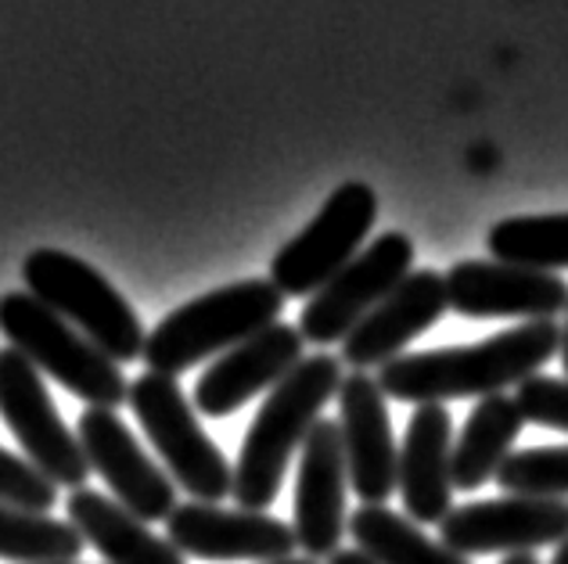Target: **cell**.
Instances as JSON below:
<instances>
[{"mask_svg": "<svg viewBox=\"0 0 568 564\" xmlns=\"http://www.w3.org/2000/svg\"><path fill=\"white\" fill-rule=\"evenodd\" d=\"M555 352H561V328L555 320H526L515 324L475 346H450L428 352H403L399 360L378 370V384L385 396L399 403H450L468 396H500L504 389H518L521 381L540 375V367Z\"/></svg>", "mask_w": 568, "mask_h": 564, "instance_id": "obj_1", "label": "cell"}, {"mask_svg": "<svg viewBox=\"0 0 568 564\" xmlns=\"http://www.w3.org/2000/svg\"><path fill=\"white\" fill-rule=\"evenodd\" d=\"M342 367H346L342 356L332 352L306 356L277 389L266 392L234 464L237 507L266 511L277 500L292 457L303 453L310 432L321 421V410L346 381Z\"/></svg>", "mask_w": 568, "mask_h": 564, "instance_id": "obj_2", "label": "cell"}, {"mask_svg": "<svg viewBox=\"0 0 568 564\" xmlns=\"http://www.w3.org/2000/svg\"><path fill=\"white\" fill-rule=\"evenodd\" d=\"M284 309V291L274 280H237V285L205 291L173 309L144 341V363L155 375H184L202 360L231 352L242 341L274 328Z\"/></svg>", "mask_w": 568, "mask_h": 564, "instance_id": "obj_3", "label": "cell"}, {"mask_svg": "<svg viewBox=\"0 0 568 564\" xmlns=\"http://www.w3.org/2000/svg\"><path fill=\"white\" fill-rule=\"evenodd\" d=\"M0 331L40 375L65 384L91 407L115 410L130 403V381L112 356H104L91 338L77 331L51 306L29 291L0 295Z\"/></svg>", "mask_w": 568, "mask_h": 564, "instance_id": "obj_4", "label": "cell"}, {"mask_svg": "<svg viewBox=\"0 0 568 564\" xmlns=\"http://www.w3.org/2000/svg\"><path fill=\"white\" fill-rule=\"evenodd\" d=\"M22 280L29 295L65 317L115 363H130L144 356V324L133 306L112 288V280L98 274L91 263L62 248H37L22 263Z\"/></svg>", "mask_w": 568, "mask_h": 564, "instance_id": "obj_5", "label": "cell"}, {"mask_svg": "<svg viewBox=\"0 0 568 564\" xmlns=\"http://www.w3.org/2000/svg\"><path fill=\"white\" fill-rule=\"evenodd\" d=\"M130 410L162 457L170 479L191 500L220 503L223 496H234V468L216 442L202 432L194 407L187 403L176 378L148 370L138 381H130Z\"/></svg>", "mask_w": 568, "mask_h": 564, "instance_id": "obj_6", "label": "cell"}, {"mask_svg": "<svg viewBox=\"0 0 568 564\" xmlns=\"http://www.w3.org/2000/svg\"><path fill=\"white\" fill-rule=\"evenodd\" d=\"M378 219V195L364 181H346L335 187L313 224L298 230L271 263V280L284 299L317 295L327 280L342 274L364 252L367 234Z\"/></svg>", "mask_w": 568, "mask_h": 564, "instance_id": "obj_7", "label": "cell"}, {"mask_svg": "<svg viewBox=\"0 0 568 564\" xmlns=\"http://www.w3.org/2000/svg\"><path fill=\"white\" fill-rule=\"evenodd\" d=\"M0 418L22 447L26 460L40 468L54 485L83 489L91 479L80 435L62 421L43 375L19 349H0Z\"/></svg>", "mask_w": 568, "mask_h": 564, "instance_id": "obj_8", "label": "cell"}, {"mask_svg": "<svg viewBox=\"0 0 568 564\" xmlns=\"http://www.w3.org/2000/svg\"><path fill=\"white\" fill-rule=\"evenodd\" d=\"M414 242L403 230H385L356 256L346 270L310 295L298 317V331L313 346H335L375 309L385 295H393L414 270Z\"/></svg>", "mask_w": 568, "mask_h": 564, "instance_id": "obj_9", "label": "cell"}, {"mask_svg": "<svg viewBox=\"0 0 568 564\" xmlns=\"http://www.w3.org/2000/svg\"><path fill=\"white\" fill-rule=\"evenodd\" d=\"M77 435L91 460V471L101 474V482H109L115 503H123L141 522H170V514L181 507L176 482L141 450V442L115 410L87 407L77 421Z\"/></svg>", "mask_w": 568, "mask_h": 564, "instance_id": "obj_10", "label": "cell"}, {"mask_svg": "<svg viewBox=\"0 0 568 564\" xmlns=\"http://www.w3.org/2000/svg\"><path fill=\"white\" fill-rule=\"evenodd\" d=\"M439 540L457 554H532L568 540V500L500 496L475 500L443 517Z\"/></svg>", "mask_w": 568, "mask_h": 564, "instance_id": "obj_11", "label": "cell"}, {"mask_svg": "<svg viewBox=\"0 0 568 564\" xmlns=\"http://www.w3.org/2000/svg\"><path fill=\"white\" fill-rule=\"evenodd\" d=\"M446 277V302L454 314L486 320H555L568 309V285L550 270L504 263V259H460Z\"/></svg>", "mask_w": 568, "mask_h": 564, "instance_id": "obj_12", "label": "cell"}, {"mask_svg": "<svg viewBox=\"0 0 568 564\" xmlns=\"http://www.w3.org/2000/svg\"><path fill=\"white\" fill-rule=\"evenodd\" d=\"M166 540L181 554L202 561H288L295 557V529L266 511H227L220 503H181L170 522Z\"/></svg>", "mask_w": 568, "mask_h": 564, "instance_id": "obj_13", "label": "cell"}, {"mask_svg": "<svg viewBox=\"0 0 568 564\" xmlns=\"http://www.w3.org/2000/svg\"><path fill=\"white\" fill-rule=\"evenodd\" d=\"M346 447H342L338 421L321 418L298 453V482H295V540L303 554L321 561L338 554V543L349 529L346 514Z\"/></svg>", "mask_w": 568, "mask_h": 564, "instance_id": "obj_14", "label": "cell"}, {"mask_svg": "<svg viewBox=\"0 0 568 564\" xmlns=\"http://www.w3.org/2000/svg\"><path fill=\"white\" fill-rule=\"evenodd\" d=\"M303 341V331L277 320L274 328H266L256 338L234 346L231 352L216 356L213 367H205L202 378L194 381V407L205 418H231L248 399L277 389L306 360Z\"/></svg>", "mask_w": 568, "mask_h": 564, "instance_id": "obj_15", "label": "cell"}, {"mask_svg": "<svg viewBox=\"0 0 568 564\" xmlns=\"http://www.w3.org/2000/svg\"><path fill=\"white\" fill-rule=\"evenodd\" d=\"M338 432L349 485L364 503H385L399 485V450L378 378L353 370L338 389Z\"/></svg>", "mask_w": 568, "mask_h": 564, "instance_id": "obj_16", "label": "cell"}, {"mask_svg": "<svg viewBox=\"0 0 568 564\" xmlns=\"http://www.w3.org/2000/svg\"><path fill=\"white\" fill-rule=\"evenodd\" d=\"M446 309H450V302H446V277L436 270H414L342 341V363L364 370V375L367 367L382 370L385 363L399 360L403 349L417 335H425L432 324H439Z\"/></svg>", "mask_w": 568, "mask_h": 564, "instance_id": "obj_17", "label": "cell"}, {"mask_svg": "<svg viewBox=\"0 0 568 564\" xmlns=\"http://www.w3.org/2000/svg\"><path fill=\"white\" fill-rule=\"evenodd\" d=\"M403 511L417 525H443L454 511V421L443 403L417 407L399 450Z\"/></svg>", "mask_w": 568, "mask_h": 564, "instance_id": "obj_18", "label": "cell"}, {"mask_svg": "<svg viewBox=\"0 0 568 564\" xmlns=\"http://www.w3.org/2000/svg\"><path fill=\"white\" fill-rule=\"evenodd\" d=\"M65 511L69 525L109 564H187L170 540H159L148 522L94 489H72Z\"/></svg>", "mask_w": 568, "mask_h": 564, "instance_id": "obj_19", "label": "cell"}, {"mask_svg": "<svg viewBox=\"0 0 568 564\" xmlns=\"http://www.w3.org/2000/svg\"><path fill=\"white\" fill-rule=\"evenodd\" d=\"M526 428V418L515 403V396H486L468 413L465 428L454 439V489L471 493V489L497 482V471L511 457L515 439Z\"/></svg>", "mask_w": 568, "mask_h": 564, "instance_id": "obj_20", "label": "cell"}, {"mask_svg": "<svg viewBox=\"0 0 568 564\" xmlns=\"http://www.w3.org/2000/svg\"><path fill=\"white\" fill-rule=\"evenodd\" d=\"M349 536L356 540V551H364L375 564H471L443 540H428L417 522L388 511L385 503H364L361 511H353Z\"/></svg>", "mask_w": 568, "mask_h": 564, "instance_id": "obj_21", "label": "cell"}, {"mask_svg": "<svg viewBox=\"0 0 568 564\" xmlns=\"http://www.w3.org/2000/svg\"><path fill=\"white\" fill-rule=\"evenodd\" d=\"M87 540L69 522L0 503V557L11 564H62L83 554Z\"/></svg>", "mask_w": 568, "mask_h": 564, "instance_id": "obj_22", "label": "cell"}, {"mask_svg": "<svg viewBox=\"0 0 568 564\" xmlns=\"http://www.w3.org/2000/svg\"><path fill=\"white\" fill-rule=\"evenodd\" d=\"M489 256L532 270H568V213L550 216H511L500 219L486 237Z\"/></svg>", "mask_w": 568, "mask_h": 564, "instance_id": "obj_23", "label": "cell"}, {"mask_svg": "<svg viewBox=\"0 0 568 564\" xmlns=\"http://www.w3.org/2000/svg\"><path fill=\"white\" fill-rule=\"evenodd\" d=\"M497 485L507 496L568 500V447H532L511 453L497 471Z\"/></svg>", "mask_w": 568, "mask_h": 564, "instance_id": "obj_24", "label": "cell"}, {"mask_svg": "<svg viewBox=\"0 0 568 564\" xmlns=\"http://www.w3.org/2000/svg\"><path fill=\"white\" fill-rule=\"evenodd\" d=\"M0 503H11V507L33 514H48L58 503V485L40 468L29 464L26 457L8 453L0 447Z\"/></svg>", "mask_w": 568, "mask_h": 564, "instance_id": "obj_25", "label": "cell"}, {"mask_svg": "<svg viewBox=\"0 0 568 564\" xmlns=\"http://www.w3.org/2000/svg\"><path fill=\"white\" fill-rule=\"evenodd\" d=\"M515 403L521 410V418H526V424L568 432V381L550 378V375H532L518 384Z\"/></svg>", "mask_w": 568, "mask_h": 564, "instance_id": "obj_26", "label": "cell"}, {"mask_svg": "<svg viewBox=\"0 0 568 564\" xmlns=\"http://www.w3.org/2000/svg\"><path fill=\"white\" fill-rule=\"evenodd\" d=\"M327 564H375V561H371L364 551H338L327 557Z\"/></svg>", "mask_w": 568, "mask_h": 564, "instance_id": "obj_27", "label": "cell"}, {"mask_svg": "<svg viewBox=\"0 0 568 564\" xmlns=\"http://www.w3.org/2000/svg\"><path fill=\"white\" fill-rule=\"evenodd\" d=\"M500 564H540V561H536V554H507Z\"/></svg>", "mask_w": 568, "mask_h": 564, "instance_id": "obj_28", "label": "cell"}, {"mask_svg": "<svg viewBox=\"0 0 568 564\" xmlns=\"http://www.w3.org/2000/svg\"><path fill=\"white\" fill-rule=\"evenodd\" d=\"M568 314V309H565ZM561 367H565V375H568V320H565V328H561Z\"/></svg>", "mask_w": 568, "mask_h": 564, "instance_id": "obj_29", "label": "cell"}, {"mask_svg": "<svg viewBox=\"0 0 568 564\" xmlns=\"http://www.w3.org/2000/svg\"><path fill=\"white\" fill-rule=\"evenodd\" d=\"M550 564H568V540L555 551V557H550Z\"/></svg>", "mask_w": 568, "mask_h": 564, "instance_id": "obj_30", "label": "cell"}, {"mask_svg": "<svg viewBox=\"0 0 568 564\" xmlns=\"http://www.w3.org/2000/svg\"><path fill=\"white\" fill-rule=\"evenodd\" d=\"M271 564H317L313 557H288V561H271Z\"/></svg>", "mask_w": 568, "mask_h": 564, "instance_id": "obj_31", "label": "cell"}, {"mask_svg": "<svg viewBox=\"0 0 568 564\" xmlns=\"http://www.w3.org/2000/svg\"><path fill=\"white\" fill-rule=\"evenodd\" d=\"M62 564H77V561H62Z\"/></svg>", "mask_w": 568, "mask_h": 564, "instance_id": "obj_32", "label": "cell"}]
</instances>
